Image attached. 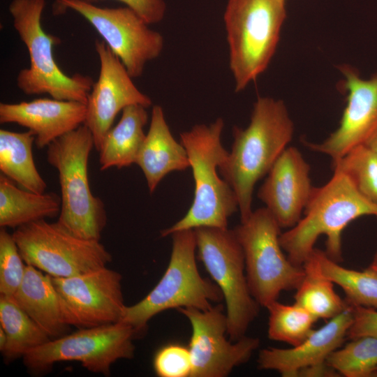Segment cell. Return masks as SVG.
Masks as SVG:
<instances>
[{"mask_svg":"<svg viewBox=\"0 0 377 377\" xmlns=\"http://www.w3.org/2000/svg\"><path fill=\"white\" fill-rule=\"evenodd\" d=\"M293 132L284 102L270 97L257 99L246 128L233 127L231 150L219 172L236 195L241 222L253 212L256 184L267 175L291 141Z\"/></svg>","mask_w":377,"mask_h":377,"instance_id":"obj_1","label":"cell"},{"mask_svg":"<svg viewBox=\"0 0 377 377\" xmlns=\"http://www.w3.org/2000/svg\"><path fill=\"white\" fill-rule=\"evenodd\" d=\"M364 216L377 218V205L360 194L346 175L334 172L325 184L313 187L298 223L281 233V247L291 263L302 267L318 238L325 235V252L339 263L342 260L343 230L353 221Z\"/></svg>","mask_w":377,"mask_h":377,"instance_id":"obj_2","label":"cell"},{"mask_svg":"<svg viewBox=\"0 0 377 377\" xmlns=\"http://www.w3.org/2000/svg\"><path fill=\"white\" fill-rule=\"evenodd\" d=\"M224 127L222 118L213 123L197 124L180 133L195 183L194 197L185 216L161 232L162 237L175 232L199 227L228 228V219L238 209L236 195L219 175V167L228 151L221 142Z\"/></svg>","mask_w":377,"mask_h":377,"instance_id":"obj_3","label":"cell"},{"mask_svg":"<svg viewBox=\"0 0 377 377\" xmlns=\"http://www.w3.org/2000/svg\"><path fill=\"white\" fill-rule=\"evenodd\" d=\"M93 148V135L82 124L51 142L46 154L59 175L61 210L57 222L80 237L99 240L107 214L103 200L89 186L88 161Z\"/></svg>","mask_w":377,"mask_h":377,"instance_id":"obj_4","label":"cell"},{"mask_svg":"<svg viewBox=\"0 0 377 377\" xmlns=\"http://www.w3.org/2000/svg\"><path fill=\"white\" fill-rule=\"evenodd\" d=\"M172 246L163 276L142 300L126 306L120 322L131 326L137 335L145 330L149 320L168 309L195 308L208 310L223 300L218 286L200 274L195 261L196 239L193 229L170 235Z\"/></svg>","mask_w":377,"mask_h":377,"instance_id":"obj_5","label":"cell"},{"mask_svg":"<svg viewBox=\"0 0 377 377\" xmlns=\"http://www.w3.org/2000/svg\"><path fill=\"white\" fill-rule=\"evenodd\" d=\"M286 0H228L224 13L235 91L268 66L286 17Z\"/></svg>","mask_w":377,"mask_h":377,"instance_id":"obj_6","label":"cell"},{"mask_svg":"<svg viewBox=\"0 0 377 377\" xmlns=\"http://www.w3.org/2000/svg\"><path fill=\"white\" fill-rule=\"evenodd\" d=\"M45 0H12L8 11L13 24L29 55V68L17 76V87L27 95L47 94L52 98L87 103L94 84L88 75L69 76L59 67L54 46L60 40L45 31L41 23Z\"/></svg>","mask_w":377,"mask_h":377,"instance_id":"obj_7","label":"cell"},{"mask_svg":"<svg viewBox=\"0 0 377 377\" xmlns=\"http://www.w3.org/2000/svg\"><path fill=\"white\" fill-rule=\"evenodd\" d=\"M281 229L266 207L253 211L233 229L243 249L250 292L265 308L281 292L296 290L304 276L303 267L294 265L284 254Z\"/></svg>","mask_w":377,"mask_h":377,"instance_id":"obj_8","label":"cell"},{"mask_svg":"<svg viewBox=\"0 0 377 377\" xmlns=\"http://www.w3.org/2000/svg\"><path fill=\"white\" fill-rule=\"evenodd\" d=\"M193 230L198 259L225 300L227 335L230 341H237L246 336L260 306L249 288L242 247L234 230L214 227H199Z\"/></svg>","mask_w":377,"mask_h":377,"instance_id":"obj_9","label":"cell"},{"mask_svg":"<svg viewBox=\"0 0 377 377\" xmlns=\"http://www.w3.org/2000/svg\"><path fill=\"white\" fill-rule=\"evenodd\" d=\"M13 236L25 263L52 277L83 274L112 260L99 240L80 237L57 221L31 222L15 228Z\"/></svg>","mask_w":377,"mask_h":377,"instance_id":"obj_10","label":"cell"},{"mask_svg":"<svg viewBox=\"0 0 377 377\" xmlns=\"http://www.w3.org/2000/svg\"><path fill=\"white\" fill-rule=\"evenodd\" d=\"M137 336L122 322L80 328L30 350L22 357L23 362L31 371L41 373L58 362L76 361L91 372L108 376L117 360L133 357Z\"/></svg>","mask_w":377,"mask_h":377,"instance_id":"obj_11","label":"cell"},{"mask_svg":"<svg viewBox=\"0 0 377 377\" xmlns=\"http://www.w3.org/2000/svg\"><path fill=\"white\" fill-rule=\"evenodd\" d=\"M52 10L54 14L72 10L86 19L133 78L141 76L146 64L163 49V36L127 6L102 8L85 0H56Z\"/></svg>","mask_w":377,"mask_h":377,"instance_id":"obj_12","label":"cell"},{"mask_svg":"<svg viewBox=\"0 0 377 377\" xmlns=\"http://www.w3.org/2000/svg\"><path fill=\"white\" fill-rule=\"evenodd\" d=\"M52 279L68 325L86 328L120 322L126 305L118 272L103 267Z\"/></svg>","mask_w":377,"mask_h":377,"instance_id":"obj_13","label":"cell"},{"mask_svg":"<svg viewBox=\"0 0 377 377\" xmlns=\"http://www.w3.org/2000/svg\"><path fill=\"white\" fill-rule=\"evenodd\" d=\"M190 322L192 334L188 349L192 360L191 377H225L248 362L258 348V338L244 336L237 341L228 339L227 317L217 304L208 310L177 309Z\"/></svg>","mask_w":377,"mask_h":377,"instance_id":"obj_14","label":"cell"},{"mask_svg":"<svg viewBox=\"0 0 377 377\" xmlns=\"http://www.w3.org/2000/svg\"><path fill=\"white\" fill-rule=\"evenodd\" d=\"M95 49L100 71L88 96L84 124L90 130L98 151L119 112L136 104L147 108L151 100L137 88L122 62L103 40H96Z\"/></svg>","mask_w":377,"mask_h":377,"instance_id":"obj_15","label":"cell"},{"mask_svg":"<svg viewBox=\"0 0 377 377\" xmlns=\"http://www.w3.org/2000/svg\"><path fill=\"white\" fill-rule=\"evenodd\" d=\"M347 91V104L338 128L320 143H307L313 151L329 156L332 161L353 148L365 145L377 131V72L363 79L348 64L339 67Z\"/></svg>","mask_w":377,"mask_h":377,"instance_id":"obj_16","label":"cell"},{"mask_svg":"<svg viewBox=\"0 0 377 377\" xmlns=\"http://www.w3.org/2000/svg\"><path fill=\"white\" fill-rule=\"evenodd\" d=\"M309 174L298 149L287 147L260 187L258 197L281 228L290 229L301 219L313 188Z\"/></svg>","mask_w":377,"mask_h":377,"instance_id":"obj_17","label":"cell"},{"mask_svg":"<svg viewBox=\"0 0 377 377\" xmlns=\"http://www.w3.org/2000/svg\"><path fill=\"white\" fill-rule=\"evenodd\" d=\"M352 320L353 306L348 304L324 326L313 330L300 344L289 348L262 349L257 359L258 368L276 371L283 377H297L302 369L325 363L328 356L339 348L346 338Z\"/></svg>","mask_w":377,"mask_h":377,"instance_id":"obj_18","label":"cell"},{"mask_svg":"<svg viewBox=\"0 0 377 377\" xmlns=\"http://www.w3.org/2000/svg\"><path fill=\"white\" fill-rule=\"evenodd\" d=\"M87 105L84 103L38 98L17 103H0V123H15L35 135L38 149L47 147L62 135L84 124Z\"/></svg>","mask_w":377,"mask_h":377,"instance_id":"obj_19","label":"cell"},{"mask_svg":"<svg viewBox=\"0 0 377 377\" xmlns=\"http://www.w3.org/2000/svg\"><path fill=\"white\" fill-rule=\"evenodd\" d=\"M135 164L142 170L150 193L168 173L190 167L186 149L172 136L160 105L152 108L149 128Z\"/></svg>","mask_w":377,"mask_h":377,"instance_id":"obj_20","label":"cell"},{"mask_svg":"<svg viewBox=\"0 0 377 377\" xmlns=\"http://www.w3.org/2000/svg\"><path fill=\"white\" fill-rule=\"evenodd\" d=\"M13 297L51 339L66 334L69 325L64 320L50 275L27 265L23 280Z\"/></svg>","mask_w":377,"mask_h":377,"instance_id":"obj_21","label":"cell"},{"mask_svg":"<svg viewBox=\"0 0 377 377\" xmlns=\"http://www.w3.org/2000/svg\"><path fill=\"white\" fill-rule=\"evenodd\" d=\"M147 108L131 105L121 112L118 123L105 135L98 149L101 170L118 169L135 163L145 138L144 128L148 121Z\"/></svg>","mask_w":377,"mask_h":377,"instance_id":"obj_22","label":"cell"},{"mask_svg":"<svg viewBox=\"0 0 377 377\" xmlns=\"http://www.w3.org/2000/svg\"><path fill=\"white\" fill-rule=\"evenodd\" d=\"M61 197L55 193H36L17 186L0 175V226L17 228L36 221L59 216Z\"/></svg>","mask_w":377,"mask_h":377,"instance_id":"obj_23","label":"cell"},{"mask_svg":"<svg viewBox=\"0 0 377 377\" xmlns=\"http://www.w3.org/2000/svg\"><path fill=\"white\" fill-rule=\"evenodd\" d=\"M35 135L27 131L0 130V170L22 188L36 193H45L46 182L34 163L32 147Z\"/></svg>","mask_w":377,"mask_h":377,"instance_id":"obj_24","label":"cell"},{"mask_svg":"<svg viewBox=\"0 0 377 377\" xmlns=\"http://www.w3.org/2000/svg\"><path fill=\"white\" fill-rule=\"evenodd\" d=\"M304 276L296 289L295 303L317 320L331 319L348 305L335 292L334 283L325 276L313 250L302 265Z\"/></svg>","mask_w":377,"mask_h":377,"instance_id":"obj_25","label":"cell"},{"mask_svg":"<svg viewBox=\"0 0 377 377\" xmlns=\"http://www.w3.org/2000/svg\"><path fill=\"white\" fill-rule=\"evenodd\" d=\"M0 323L7 337L1 353L8 360L23 357L30 350L51 339L13 296L0 295Z\"/></svg>","mask_w":377,"mask_h":377,"instance_id":"obj_26","label":"cell"},{"mask_svg":"<svg viewBox=\"0 0 377 377\" xmlns=\"http://www.w3.org/2000/svg\"><path fill=\"white\" fill-rule=\"evenodd\" d=\"M313 253L323 274L341 288L348 304L377 309L376 272L369 267L363 271L344 267L316 248Z\"/></svg>","mask_w":377,"mask_h":377,"instance_id":"obj_27","label":"cell"},{"mask_svg":"<svg viewBox=\"0 0 377 377\" xmlns=\"http://www.w3.org/2000/svg\"><path fill=\"white\" fill-rule=\"evenodd\" d=\"M267 334L269 339L295 346L313 330L317 319L304 308L294 303L284 304L277 300L269 304Z\"/></svg>","mask_w":377,"mask_h":377,"instance_id":"obj_28","label":"cell"},{"mask_svg":"<svg viewBox=\"0 0 377 377\" xmlns=\"http://www.w3.org/2000/svg\"><path fill=\"white\" fill-rule=\"evenodd\" d=\"M333 172L348 177L365 198L377 205V155L366 145L353 148L332 161Z\"/></svg>","mask_w":377,"mask_h":377,"instance_id":"obj_29","label":"cell"},{"mask_svg":"<svg viewBox=\"0 0 377 377\" xmlns=\"http://www.w3.org/2000/svg\"><path fill=\"white\" fill-rule=\"evenodd\" d=\"M326 363L346 377H371L377 368V339H350L343 347L334 350Z\"/></svg>","mask_w":377,"mask_h":377,"instance_id":"obj_30","label":"cell"},{"mask_svg":"<svg viewBox=\"0 0 377 377\" xmlns=\"http://www.w3.org/2000/svg\"><path fill=\"white\" fill-rule=\"evenodd\" d=\"M13 238L4 228L0 230V294L13 296L19 288L26 265Z\"/></svg>","mask_w":377,"mask_h":377,"instance_id":"obj_31","label":"cell"},{"mask_svg":"<svg viewBox=\"0 0 377 377\" xmlns=\"http://www.w3.org/2000/svg\"><path fill=\"white\" fill-rule=\"evenodd\" d=\"M153 367L160 377H191L192 360L188 347L170 343L154 355Z\"/></svg>","mask_w":377,"mask_h":377,"instance_id":"obj_32","label":"cell"},{"mask_svg":"<svg viewBox=\"0 0 377 377\" xmlns=\"http://www.w3.org/2000/svg\"><path fill=\"white\" fill-rule=\"evenodd\" d=\"M353 320L346 338L353 339L362 337L377 339V310L362 306H353Z\"/></svg>","mask_w":377,"mask_h":377,"instance_id":"obj_33","label":"cell"},{"mask_svg":"<svg viewBox=\"0 0 377 377\" xmlns=\"http://www.w3.org/2000/svg\"><path fill=\"white\" fill-rule=\"evenodd\" d=\"M94 3L103 0H85ZM126 5L138 14L147 24L161 22L166 12L164 0H117Z\"/></svg>","mask_w":377,"mask_h":377,"instance_id":"obj_34","label":"cell"},{"mask_svg":"<svg viewBox=\"0 0 377 377\" xmlns=\"http://www.w3.org/2000/svg\"><path fill=\"white\" fill-rule=\"evenodd\" d=\"M339 376V373L325 362L302 369L299 372L297 377H334Z\"/></svg>","mask_w":377,"mask_h":377,"instance_id":"obj_35","label":"cell"},{"mask_svg":"<svg viewBox=\"0 0 377 377\" xmlns=\"http://www.w3.org/2000/svg\"><path fill=\"white\" fill-rule=\"evenodd\" d=\"M365 145L368 147H369L373 151H374L377 155V131Z\"/></svg>","mask_w":377,"mask_h":377,"instance_id":"obj_36","label":"cell"},{"mask_svg":"<svg viewBox=\"0 0 377 377\" xmlns=\"http://www.w3.org/2000/svg\"><path fill=\"white\" fill-rule=\"evenodd\" d=\"M7 343V337L2 327H0V350L2 352Z\"/></svg>","mask_w":377,"mask_h":377,"instance_id":"obj_37","label":"cell"},{"mask_svg":"<svg viewBox=\"0 0 377 377\" xmlns=\"http://www.w3.org/2000/svg\"><path fill=\"white\" fill-rule=\"evenodd\" d=\"M368 267L377 273V250L374 253L371 264Z\"/></svg>","mask_w":377,"mask_h":377,"instance_id":"obj_38","label":"cell"},{"mask_svg":"<svg viewBox=\"0 0 377 377\" xmlns=\"http://www.w3.org/2000/svg\"><path fill=\"white\" fill-rule=\"evenodd\" d=\"M371 376L377 377V368H376V371L372 374Z\"/></svg>","mask_w":377,"mask_h":377,"instance_id":"obj_39","label":"cell"}]
</instances>
